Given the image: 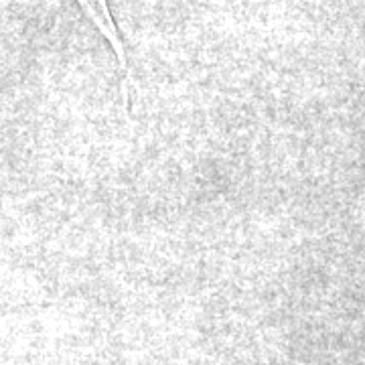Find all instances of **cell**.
Here are the masks:
<instances>
[{"instance_id": "obj_1", "label": "cell", "mask_w": 365, "mask_h": 365, "mask_svg": "<svg viewBox=\"0 0 365 365\" xmlns=\"http://www.w3.org/2000/svg\"><path fill=\"white\" fill-rule=\"evenodd\" d=\"M79 4L83 6V11H86L88 16H90L91 21L96 23V26L104 33L106 39L112 43V47H114V51H116L118 55V61H120V66H122V71L126 73L128 81H132L130 73H128V66H126L124 47H122V43H120V39H118L116 25H114V21H112V14H110V11H108L106 0H79Z\"/></svg>"}]
</instances>
